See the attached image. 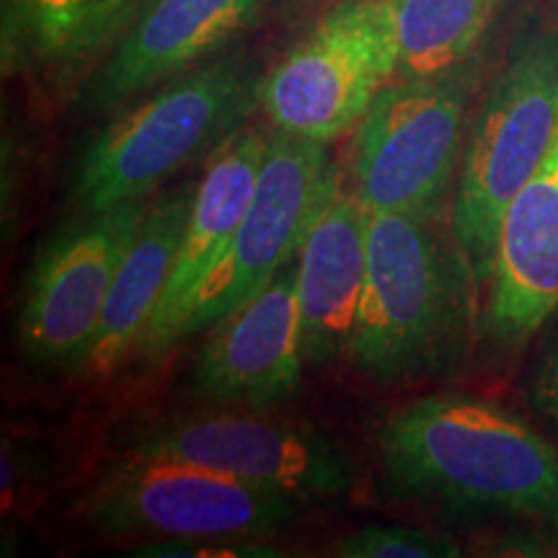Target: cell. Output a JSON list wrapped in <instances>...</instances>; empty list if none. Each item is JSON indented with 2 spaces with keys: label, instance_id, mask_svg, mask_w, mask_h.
Listing matches in <instances>:
<instances>
[{
  "label": "cell",
  "instance_id": "cell-1",
  "mask_svg": "<svg viewBox=\"0 0 558 558\" xmlns=\"http://www.w3.org/2000/svg\"><path fill=\"white\" fill-rule=\"evenodd\" d=\"M369 437L390 497L558 541V445L514 411L439 390L390 409Z\"/></svg>",
  "mask_w": 558,
  "mask_h": 558
},
{
  "label": "cell",
  "instance_id": "cell-2",
  "mask_svg": "<svg viewBox=\"0 0 558 558\" xmlns=\"http://www.w3.org/2000/svg\"><path fill=\"white\" fill-rule=\"evenodd\" d=\"M478 344V298L439 220L369 213L367 284L347 362L378 386L445 378Z\"/></svg>",
  "mask_w": 558,
  "mask_h": 558
},
{
  "label": "cell",
  "instance_id": "cell-3",
  "mask_svg": "<svg viewBox=\"0 0 558 558\" xmlns=\"http://www.w3.org/2000/svg\"><path fill=\"white\" fill-rule=\"evenodd\" d=\"M264 73L243 52L215 54L124 104L70 169L75 213L148 199L186 166L209 158L259 109Z\"/></svg>",
  "mask_w": 558,
  "mask_h": 558
},
{
  "label": "cell",
  "instance_id": "cell-4",
  "mask_svg": "<svg viewBox=\"0 0 558 558\" xmlns=\"http://www.w3.org/2000/svg\"><path fill=\"white\" fill-rule=\"evenodd\" d=\"M556 132L558 24H535L518 34L473 107L448 215L478 311L492 277L501 215L538 169Z\"/></svg>",
  "mask_w": 558,
  "mask_h": 558
},
{
  "label": "cell",
  "instance_id": "cell-5",
  "mask_svg": "<svg viewBox=\"0 0 558 558\" xmlns=\"http://www.w3.org/2000/svg\"><path fill=\"white\" fill-rule=\"evenodd\" d=\"M478 88V62L437 78H393L352 130L347 184L367 213L450 215Z\"/></svg>",
  "mask_w": 558,
  "mask_h": 558
},
{
  "label": "cell",
  "instance_id": "cell-6",
  "mask_svg": "<svg viewBox=\"0 0 558 558\" xmlns=\"http://www.w3.org/2000/svg\"><path fill=\"white\" fill-rule=\"evenodd\" d=\"M311 505L222 473L122 452L81 494V520L109 538H277Z\"/></svg>",
  "mask_w": 558,
  "mask_h": 558
},
{
  "label": "cell",
  "instance_id": "cell-7",
  "mask_svg": "<svg viewBox=\"0 0 558 558\" xmlns=\"http://www.w3.org/2000/svg\"><path fill=\"white\" fill-rule=\"evenodd\" d=\"M122 452L199 465L305 505L344 499L357 484L344 445L308 424L269 416V411L209 409L153 416L124 435Z\"/></svg>",
  "mask_w": 558,
  "mask_h": 558
},
{
  "label": "cell",
  "instance_id": "cell-8",
  "mask_svg": "<svg viewBox=\"0 0 558 558\" xmlns=\"http://www.w3.org/2000/svg\"><path fill=\"white\" fill-rule=\"evenodd\" d=\"M396 68L386 0H333L264 73L259 107L271 130L331 145L357 128Z\"/></svg>",
  "mask_w": 558,
  "mask_h": 558
},
{
  "label": "cell",
  "instance_id": "cell-9",
  "mask_svg": "<svg viewBox=\"0 0 558 558\" xmlns=\"http://www.w3.org/2000/svg\"><path fill=\"white\" fill-rule=\"evenodd\" d=\"M150 199L75 213L41 243L16 311V341L26 362L83 373L117 269Z\"/></svg>",
  "mask_w": 558,
  "mask_h": 558
},
{
  "label": "cell",
  "instance_id": "cell-10",
  "mask_svg": "<svg viewBox=\"0 0 558 558\" xmlns=\"http://www.w3.org/2000/svg\"><path fill=\"white\" fill-rule=\"evenodd\" d=\"M339 177L341 169L329 156V143L269 132L267 156L246 215L226 254L186 303L171 333V349L205 333L295 259L318 207Z\"/></svg>",
  "mask_w": 558,
  "mask_h": 558
},
{
  "label": "cell",
  "instance_id": "cell-11",
  "mask_svg": "<svg viewBox=\"0 0 558 558\" xmlns=\"http://www.w3.org/2000/svg\"><path fill=\"white\" fill-rule=\"evenodd\" d=\"M298 262L202 333L190 393L209 409L275 411L303 386L305 354L300 331Z\"/></svg>",
  "mask_w": 558,
  "mask_h": 558
},
{
  "label": "cell",
  "instance_id": "cell-12",
  "mask_svg": "<svg viewBox=\"0 0 558 558\" xmlns=\"http://www.w3.org/2000/svg\"><path fill=\"white\" fill-rule=\"evenodd\" d=\"M558 313V132L501 215L494 267L478 311L488 362L520 357Z\"/></svg>",
  "mask_w": 558,
  "mask_h": 558
},
{
  "label": "cell",
  "instance_id": "cell-13",
  "mask_svg": "<svg viewBox=\"0 0 558 558\" xmlns=\"http://www.w3.org/2000/svg\"><path fill=\"white\" fill-rule=\"evenodd\" d=\"M269 0H145L132 24L81 83L78 111L109 114L184 70L215 58Z\"/></svg>",
  "mask_w": 558,
  "mask_h": 558
},
{
  "label": "cell",
  "instance_id": "cell-14",
  "mask_svg": "<svg viewBox=\"0 0 558 558\" xmlns=\"http://www.w3.org/2000/svg\"><path fill=\"white\" fill-rule=\"evenodd\" d=\"M369 213L339 177L295 256L303 354L308 367L347 362L367 284Z\"/></svg>",
  "mask_w": 558,
  "mask_h": 558
},
{
  "label": "cell",
  "instance_id": "cell-15",
  "mask_svg": "<svg viewBox=\"0 0 558 558\" xmlns=\"http://www.w3.org/2000/svg\"><path fill=\"white\" fill-rule=\"evenodd\" d=\"M267 145L269 132L241 128L207 158L205 171L197 181V192H194L169 284H166L148 331L140 341V354L148 362H156L169 352L171 333L177 329L186 303L202 284V279L226 254L228 243L239 230L248 202L254 197Z\"/></svg>",
  "mask_w": 558,
  "mask_h": 558
},
{
  "label": "cell",
  "instance_id": "cell-16",
  "mask_svg": "<svg viewBox=\"0 0 558 558\" xmlns=\"http://www.w3.org/2000/svg\"><path fill=\"white\" fill-rule=\"evenodd\" d=\"M140 5L143 0H3V73L50 94L81 88Z\"/></svg>",
  "mask_w": 558,
  "mask_h": 558
},
{
  "label": "cell",
  "instance_id": "cell-17",
  "mask_svg": "<svg viewBox=\"0 0 558 558\" xmlns=\"http://www.w3.org/2000/svg\"><path fill=\"white\" fill-rule=\"evenodd\" d=\"M197 181H179L150 199L143 226L124 254L104 303L94 347L83 365V373L90 378H109L130 357L132 349H140L169 284Z\"/></svg>",
  "mask_w": 558,
  "mask_h": 558
},
{
  "label": "cell",
  "instance_id": "cell-18",
  "mask_svg": "<svg viewBox=\"0 0 558 558\" xmlns=\"http://www.w3.org/2000/svg\"><path fill=\"white\" fill-rule=\"evenodd\" d=\"M393 21L396 78H437L478 62L505 0H386Z\"/></svg>",
  "mask_w": 558,
  "mask_h": 558
},
{
  "label": "cell",
  "instance_id": "cell-19",
  "mask_svg": "<svg viewBox=\"0 0 558 558\" xmlns=\"http://www.w3.org/2000/svg\"><path fill=\"white\" fill-rule=\"evenodd\" d=\"M341 558H456L463 546L448 533L411 525H365L331 543Z\"/></svg>",
  "mask_w": 558,
  "mask_h": 558
},
{
  "label": "cell",
  "instance_id": "cell-20",
  "mask_svg": "<svg viewBox=\"0 0 558 558\" xmlns=\"http://www.w3.org/2000/svg\"><path fill=\"white\" fill-rule=\"evenodd\" d=\"M522 396L530 411L558 435V313L541 331V344L522 378Z\"/></svg>",
  "mask_w": 558,
  "mask_h": 558
},
{
  "label": "cell",
  "instance_id": "cell-21",
  "mask_svg": "<svg viewBox=\"0 0 558 558\" xmlns=\"http://www.w3.org/2000/svg\"><path fill=\"white\" fill-rule=\"evenodd\" d=\"M132 554L153 558H267L282 550L271 538H153L140 541Z\"/></svg>",
  "mask_w": 558,
  "mask_h": 558
}]
</instances>
